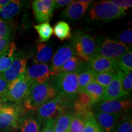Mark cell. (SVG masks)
<instances>
[{
	"label": "cell",
	"mask_w": 132,
	"mask_h": 132,
	"mask_svg": "<svg viewBox=\"0 0 132 132\" xmlns=\"http://www.w3.org/2000/svg\"><path fill=\"white\" fill-rule=\"evenodd\" d=\"M57 95L54 86L49 81L41 84H32L23 102L24 111H36L40 106Z\"/></svg>",
	"instance_id": "6da1fadb"
},
{
	"label": "cell",
	"mask_w": 132,
	"mask_h": 132,
	"mask_svg": "<svg viewBox=\"0 0 132 132\" xmlns=\"http://www.w3.org/2000/svg\"><path fill=\"white\" fill-rule=\"evenodd\" d=\"M73 102L61 95H57L39 107L36 110V116L42 122L56 119L59 116L68 112L67 110L70 107H73Z\"/></svg>",
	"instance_id": "7a4b0ae2"
},
{
	"label": "cell",
	"mask_w": 132,
	"mask_h": 132,
	"mask_svg": "<svg viewBox=\"0 0 132 132\" xmlns=\"http://www.w3.org/2000/svg\"><path fill=\"white\" fill-rule=\"evenodd\" d=\"M70 45L75 54L85 62L95 55L96 42L94 38L83 31H75L72 37Z\"/></svg>",
	"instance_id": "3957f363"
},
{
	"label": "cell",
	"mask_w": 132,
	"mask_h": 132,
	"mask_svg": "<svg viewBox=\"0 0 132 132\" xmlns=\"http://www.w3.org/2000/svg\"><path fill=\"white\" fill-rule=\"evenodd\" d=\"M126 15L125 11L118 7L110 1H101L92 6L87 15V19L92 21L108 22Z\"/></svg>",
	"instance_id": "277c9868"
},
{
	"label": "cell",
	"mask_w": 132,
	"mask_h": 132,
	"mask_svg": "<svg viewBox=\"0 0 132 132\" xmlns=\"http://www.w3.org/2000/svg\"><path fill=\"white\" fill-rule=\"evenodd\" d=\"M54 87L57 95L74 101L76 96L80 92L78 85V72L58 74L55 77Z\"/></svg>",
	"instance_id": "5b68a950"
},
{
	"label": "cell",
	"mask_w": 132,
	"mask_h": 132,
	"mask_svg": "<svg viewBox=\"0 0 132 132\" xmlns=\"http://www.w3.org/2000/svg\"><path fill=\"white\" fill-rule=\"evenodd\" d=\"M129 50V47L111 38L99 37L96 43L95 55L118 60Z\"/></svg>",
	"instance_id": "8992f818"
},
{
	"label": "cell",
	"mask_w": 132,
	"mask_h": 132,
	"mask_svg": "<svg viewBox=\"0 0 132 132\" xmlns=\"http://www.w3.org/2000/svg\"><path fill=\"white\" fill-rule=\"evenodd\" d=\"M32 83L24 73L21 77L10 82L4 101L19 104L23 102Z\"/></svg>",
	"instance_id": "52a82bcc"
},
{
	"label": "cell",
	"mask_w": 132,
	"mask_h": 132,
	"mask_svg": "<svg viewBox=\"0 0 132 132\" xmlns=\"http://www.w3.org/2000/svg\"><path fill=\"white\" fill-rule=\"evenodd\" d=\"M131 100L116 99L102 101L95 104L92 108L95 112H102L111 114H122L131 109Z\"/></svg>",
	"instance_id": "ba28073f"
},
{
	"label": "cell",
	"mask_w": 132,
	"mask_h": 132,
	"mask_svg": "<svg viewBox=\"0 0 132 132\" xmlns=\"http://www.w3.org/2000/svg\"><path fill=\"white\" fill-rule=\"evenodd\" d=\"M21 111L18 106L2 105L0 108V130L17 128Z\"/></svg>",
	"instance_id": "9c48e42d"
},
{
	"label": "cell",
	"mask_w": 132,
	"mask_h": 132,
	"mask_svg": "<svg viewBox=\"0 0 132 132\" xmlns=\"http://www.w3.org/2000/svg\"><path fill=\"white\" fill-rule=\"evenodd\" d=\"M27 59L21 53H16L12 64L7 70L1 73L3 78L8 82L14 81L24 75L26 70Z\"/></svg>",
	"instance_id": "30bf717a"
},
{
	"label": "cell",
	"mask_w": 132,
	"mask_h": 132,
	"mask_svg": "<svg viewBox=\"0 0 132 132\" xmlns=\"http://www.w3.org/2000/svg\"><path fill=\"white\" fill-rule=\"evenodd\" d=\"M87 66L95 73H117L120 70L117 60L94 55L88 62Z\"/></svg>",
	"instance_id": "8fae6325"
},
{
	"label": "cell",
	"mask_w": 132,
	"mask_h": 132,
	"mask_svg": "<svg viewBox=\"0 0 132 132\" xmlns=\"http://www.w3.org/2000/svg\"><path fill=\"white\" fill-rule=\"evenodd\" d=\"M32 10L37 22H48L53 15L54 0H35L32 3Z\"/></svg>",
	"instance_id": "7c38bea8"
},
{
	"label": "cell",
	"mask_w": 132,
	"mask_h": 132,
	"mask_svg": "<svg viewBox=\"0 0 132 132\" xmlns=\"http://www.w3.org/2000/svg\"><path fill=\"white\" fill-rule=\"evenodd\" d=\"M25 75L32 84H41L51 77L50 66L47 64H34L26 69Z\"/></svg>",
	"instance_id": "4fadbf2b"
},
{
	"label": "cell",
	"mask_w": 132,
	"mask_h": 132,
	"mask_svg": "<svg viewBox=\"0 0 132 132\" xmlns=\"http://www.w3.org/2000/svg\"><path fill=\"white\" fill-rule=\"evenodd\" d=\"M123 75L124 73L121 70L117 72L114 78L105 87L103 101L116 100L128 94L127 92L125 91L122 87V80Z\"/></svg>",
	"instance_id": "5bb4252c"
},
{
	"label": "cell",
	"mask_w": 132,
	"mask_h": 132,
	"mask_svg": "<svg viewBox=\"0 0 132 132\" xmlns=\"http://www.w3.org/2000/svg\"><path fill=\"white\" fill-rule=\"evenodd\" d=\"M74 55L75 53L70 45H65L61 47L53 56L51 66H50L51 76L56 77L58 75L59 69Z\"/></svg>",
	"instance_id": "9a60e30c"
},
{
	"label": "cell",
	"mask_w": 132,
	"mask_h": 132,
	"mask_svg": "<svg viewBox=\"0 0 132 132\" xmlns=\"http://www.w3.org/2000/svg\"><path fill=\"white\" fill-rule=\"evenodd\" d=\"M94 116L102 132H114L122 114H111L102 112H94Z\"/></svg>",
	"instance_id": "2e32d148"
},
{
	"label": "cell",
	"mask_w": 132,
	"mask_h": 132,
	"mask_svg": "<svg viewBox=\"0 0 132 132\" xmlns=\"http://www.w3.org/2000/svg\"><path fill=\"white\" fill-rule=\"evenodd\" d=\"M89 3H81L80 1H73L69 4L62 12L61 16L69 20H78L85 14Z\"/></svg>",
	"instance_id": "e0dca14e"
},
{
	"label": "cell",
	"mask_w": 132,
	"mask_h": 132,
	"mask_svg": "<svg viewBox=\"0 0 132 132\" xmlns=\"http://www.w3.org/2000/svg\"><path fill=\"white\" fill-rule=\"evenodd\" d=\"M42 122L37 116L25 115L20 117L18 127L20 132H40Z\"/></svg>",
	"instance_id": "ac0fdd59"
},
{
	"label": "cell",
	"mask_w": 132,
	"mask_h": 132,
	"mask_svg": "<svg viewBox=\"0 0 132 132\" xmlns=\"http://www.w3.org/2000/svg\"><path fill=\"white\" fill-rule=\"evenodd\" d=\"M16 51V44L11 42L4 52L0 54V74L4 72L12 64Z\"/></svg>",
	"instance_id": "d6986e66"
},
{
	"label": "cell",
	"mask_w": 132,
	"mask_h": 132,
	"mask_svg": "<svg viewBox=\"0 0 132 132\" xmlns=\"http://www.w3.org/2000/svg\"><path fill=\"white\" fill-rule=\"evenodd\" d=\"M52 56V47L47 44L40 43L37 45L34 62L36 64H46L51 60Z\"/></svg>",
	"instance_id": "ffe728a7"
},
{
	"label": "cell",
	"mask_w": 132,
	"mask_h": 132,
	"mask_svg": "<svg viewBox=\"0 0 132 132\" xmlns=\"http://www.w3.org/2000/svg\"><path fill=\"white\" fill-rule=\"evenodd\" d=\"M105 87L93 81L84 87L81 91L87 93L94 102L95 104L103 101Z\"/></svg>",
	"instance_id": "44dd1931"
},
{
	"label": "cell",
	"mask_w": 132,
	"mask_h": 132,
	"mask_svg": "<svg viewBox=\"0 0 132 132\" xmlns=\"http://www.w3.org/2000/svg\"><path fill=\"white\" fill-rule=\"evenodd\" d=\"M73 115V111H68L59 116L54 123V132H70V124Z\"/></svg>",
	"instance_id": "7402d4cb"
},
{
	"label": "cell",
	"mask_w": 132,
	"mask_h": 132,
	"mask_svg": "<svg viewBox=\"0 0 132 132\" xmlns=\"http://www.w3.org/2000/svg\"><path fill=\"white\" fill-rule=\"evenodd\" d=\"M21 9V2L17 0L11 1L10 3L0 10V15L3 19L10 20L19 14Z\"/></svg>",
	"instance_id": "603a6c76"
},
{
	"label": "cell",
	"mask_w": 132,
	"mask_h": 132,
	"mask_svg": "<svg viewBox=\"0 0 132 132\" xmlns=\"http://www.w3.org/2000/svg\"><path fill=\"white\" fill-rule=\"evenodd\" d=\"M85 62L78 56H73L65 62L58 70V74L61 73L78 72L85 65Z\"/></svg>",
	"instance_id": "cb8c5ba5"
},
{
	"label": "cell",
	"mask_w": 132,
	"mask_h": 132,
	"mask_svg": "<svg viewBox=\"0 0 132 132\" xmlns=\"http://www.w3.org/2000/svg\"><path fill=\"white\" fill-rule=\"evenodd\" d=\"M78 72V85L81 91L87 85L94 81L95 72L89 68L85 64Z\"/></svg>",
	"instance_id": "d4e9b609"
},
{
	"label": "cell",
	"mask_w": 132,
	"mask_h": 132,
	"mask_svg": "<svg viewBox=\"0 0 132 132\" xmlns=\"http://www.w3.org/2000/svg\"><path fill=\"white\" fill-rule=\"evenodd\" d=\"M53 31L54 36L61 41L67 40L72 37L70 25L64 21H59L57 22Z\"/></svg>",
	"instance_id": "484cf974"
},
{
	"label": "cell",
	"mask_w": 132,
	"mask_h": 132,
	"mask_svg": "<svg viewBox=\"0 0 132 132\" xmlns=\"http://www.w3.org/2000/svg\"><path fill=\"white\" fill-rule=\"evenodd\" d=\"M34 28L39 35V41L40 43L48 40L53 33V28L49 21L36 24L34 26Z\"/></svg>",
	"instance_id": "4316f807"
},
{
	"label": "cell",
	"mask_w": 132,
	"mask_h": 132,
	"mask_svg": "<svg viewBox=\"0 0 132 132\" xmlns=\"http://www.w3.org/2000/svg\"><path fill=\"white\" fill-rule=\"evenodd\" d=\"M120 70L127 74L131 72L132 70V52L131 50H128L123 54L119 59L117 60Z\"/></svg>",
	"instance_id": "83f0119b"
},
{
	"label": "cell",
	"mask_w": 132,
	"mask_h": 132,
	"mask_svg": "<svg viewBox=\"0 0 132 132\" xmlns=\"http://www.w3.org/2000/svg\"><path fill=\"white\" fill-rule=\"evenodd\" d=\"M74 103L80 105V106L86 109H91L95 105L89 95L85 92L80 91L77 95L74 100Z\"/></svg>",
	"instance_id": "f1b7e54d"
},
{
	"label": "cell",
	"mask_w": 132,
	"mask_h": 132,
	"mask_svg": "<svg viewBox=\"0 0 132 132\" xmlns=\"http://www.w3.org/2000/svg\"><path fill=\"white\" fill-rule=\"evenodd\" d=\"M114 132H132V120L130 116H123L118 121Z\"/></svg>",
	"instance_id": "f546056e"
},
{
	"label": "cell",
	"mask_w": 132,
	"mask_h": 132,
	"mask_svg": "<svg viewBox=\"0 0 132 132\" xmlns=\"http://www.w3.org/2000/svg\"><path fill=\"white\" fill-rule=\"evenodd\" d=\"M87 118L78 114L74 113L70 124V132H82Z\"/></svg>",
	"instance_id": "4dcf8cb0"
},
{
	"label": "cell",
	"mask_w": 132,
	"mask_h": 132,
	"mask_svg": "<svg viewBox=\"0 0 132 132\" xmlns=\"http://www.w3.org/2000/svg\"><path fill=\"white\" fill-rule=\"evenodd\" d=\"M116 73L105 72V73H95L94 81L101 85L102 86L106 87L114 78Z\"/></svg>",
	"instance_id": "1f68e13d"
},
{
	"label": "cell",
	"mask_w": 132,
	"mask_h": 132,
	"mask_svg": "<svg viewBox=\"0 0 132 132\" xmlns=\"http://www.w3.org/2000/svg\"><path fill=\"white\" fill-rule=\"evenodd\" d=\"M82 132H102L97 124L93 113L87 118L85 127Z\"/></svg>",
	"instance_id": "d6a6232c"
},
{
	"label": "cell",
	"mask_w": 132,
	"mask_h": 132,
	"mask_svg": "<svg viewBox=\"0 0 132 132\" xmlns=\"http://www.w3.org/2000/svg\"><path fill=\"white\" fill-rule=\"evenodd\" d=\"M119 42L124 45L131 47L132 44V30L131 28H128L120 33L118 36Z\"/></svg>",
	"instance_id": "836d02e7"
},
{
	"label": "cell",
	"mask_w": 132,
	"mask_h": 132,
	"mask_svg": "<svg viewBox=\"0 0 132 132\" xmlns=\"http://www.w3.org/2000/svg\"><path fill=\"white\" fill-rule=\"evenodd\" d=\"M12 26L6 21H0V39L12 36Z\"/></svg>",
	"instance_id": "e575fe53"
},
{
	"label": "cell",
	"mask_w": 132,
	"mask_h": 132,
	"mask_svg": "<svg viewBox=\"0 0 132 132\" xmlns=\"http://www.w3.org/2000/svg\"><path fill=\"white\" fill-rule=\"evenodd\" d=\"M122 87L128 94L132 90V73L131 72L125 74L122 80Z\"/></svg>",
	"instance_id": "d590c367"
},
{
	"label": "cell",
	"mask_w": 132,
	"mask_h": 132,
	"mask_svg": "<svg viewBox=\"0 0 132 132\" xmlns=\"http://www.w3.org/2000/svg\"><path fill=\"white\" fill-rule=\"evenodd\" d=\"M9 84V82L6 81L0 74V100L2 101H4Z\"/></svg>",
	"instance_id": "8d00e7d4"
},
{
	"label": "cell",
	"mask_w": 132,
	"mask_h": 132,
	"mask_svg": "<svg viewBox=\"0 0 132 132\" xmlns=\"http://www.w3.org/2000/svg\"><path fill=\"white\" fill-rule=\"evenodd\" d=\"M110 1L116 6L124 11L132 6V1L131 0H111Z\"/></svg>",
	"instance_id": "74e56055"
},
{
	"label": "cell",
	"mask_w": 132,
	"mask_h": 132,
	"mask_svg": "<svg viewBox=\"0 0 132 132\" xmlns=\"http://www.w3.org/2000/svg\"><path fill=\"white\" fill-rule=\"evenodd\" d=\"M56 119L47 120L44 122V128L41 132H54V127Z\"/></svg>",
	"instance_id": "f35d334b"
},
{
	"label": "cell",
	"mask_w": 132,
	"mask_h": 132,
	"mask_svg": "<svg viewBox=\"0 0 132 132\" xmlns=\"http://www.w3.org/2000/svg\"><path fill=\"white\" fill-rule=\"evenodd\" d=\"M12 36H11L0 39V54L7 48L12 40Z\"/></svg>",
	"instance_id": "ab89813d"
},
{
	"label": "cell",
	"mask_w": 132,
	"mask_h": 132,
	"mask_svg": "<svg viewBox=\"0 0 132 132\" xmlns=\"http://www.w3.org/2000/svg\"><path fill=\"white\" fill-rule=\"evenodd\" d=\"M73 1L72 0H54V9H60L70 4Z\"/></svg>",
	"instance_id": "60d3db41"
},
{
	"label": "cell",
	"mask_w": 132,
	"mask_h": 132,
	"mask_svg": "<svg viewBox=\"0 0 132 132\" xmlns=\"http://www.w3.org/2000/svg\"><path fill=\"white\" fill-rule=\"evenodd\" d=\"M9 0H0V10L6 6V4H7L8 3H10Z\"/></svg>",
	"instance_id": "b9f144b4"
},
{
	"label": "cell",
	"mask_w": 132,
	"mask_h": 132,
	"mask_svg": "<svg viewBox=\"0 0 132 132\" xmlns=\"http://www.w3.org/2000/svg\"><path fill=\"white\" fill-rule=\"evenodd\" d=\"M81 3H90L92 2V1H90V0H80Z\"/></svg>",
	"instance_id": "7bdbcfd3"
},
{
	"label": "cell",
	"mask_w": 132,
	"mask_h": 132,
	"mask_svg": "<svg viewBox=\"0 0 132 132\" xmlns=\"http://www.w3.org/2000/svg\"><path fill=\"white\" fill-rule=\"evenodd\" d=\"M1 106H2V100H0V108H1Z\"/></svg>",
	"instance_id": "ee69618b"
},
{
	"label": "cell",
	"mask_w": 132,
	"mask_h": 132,
	"mask_svg": "<svg viewBox=\"0 0 132 132\" xmlns=\"http://www.w3.org/2000/svg\"><path fill=\"white\" fill-rule=\"evenodd\" d=\"M1 19H0V21H1Z\"/></svg>",
	"instance_id": "f6af8a7d"
}]
</instances>
